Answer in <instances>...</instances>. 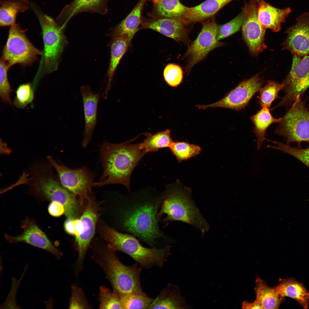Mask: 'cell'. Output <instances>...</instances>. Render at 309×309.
I'll use <instances>...</instances> for the list:
<instances>
[{"label": "cell", "instance_id": "20", "mask_svg": "<svg viewBox=\"0 0 309 309\" xmlns=\"http://www.w3.org/2000/svg\"><path fill=\"white\" fill-rule=\"evenodd\" d=\"M258 5L259 21L266 29H269L274 32H278L282 24L285 22L292 11L290 7L280 9L275 7L264 0H256Z\"/></svg>", "mask_w": 309, "mask_h": 309}, {"label": "cell", "instance_id": "36", "mask_svg": "<svg viewBox=\"0 0 309 309\" xmlns=\"http://www.w3.org/2000/svg\"><path fill=\"white\" fill-rule=\"evenodd\" d=\"M244 18V13L241 12L232 19L225 24L218 25L216 32V38L219 41L227 38L239 30L241 27Z\"/></svg>", "mask_w": 309, "mask_h": 309}, {"label": "cell", "instance_id": "15", "mask_svg": "<svg viewBox=\"0 0 309 309\" xmlns=\"http://www.w3.org/2000/svg\"><path fill=\"white\" fill-rule=\"evenodd\" d=\"M21 224L23 231L20 235L13 236L5 234L7 241L11 243H27L46 251L58 259L62 258V253L54 246L34 220L27 217L22 221Z\"/></svg>", "mask_w": 309, "mask_h": 309}, {"label": "cell", "instance_id": "6", "mask_svg": "<svg viewBox=\"0 0 309 309\" xmlns=\"http://www.w3.org/2000/svg\"><path fill=\"white\" fill-rule=\"evenodd\" d=\"M32 7L41 26L44 44L43 74L56 71L67 41L63 27L34 5Z\"/></svg>", "mask_w": 309, "mask_h": 309}, {"label": "cell", "instance_id": "22", "mask_svg": "<svg viewBox=\"0 0 309 309\" xmlns=\"http://www.w3.org/2000/svg\"><path fill=\"white\" fill-rule=\"evenodd\" d=\"M147 1L139 0L132 10L123 20L109 30L107 36L113 38L125 34L128 35L132 40L136 33L140 30L142 12Z\"/></svg>", "mask_w": 309, "mask_h": 309}, {"label": "cell", "instance_id": "33", "mask_svg": "<svg viewBox=\"0 0 309 309\" xmlns=\"http://www.w3.org/2000/svg\"><path fill=\"white\" fill-rule=\"evenodd\" d=\"M122 309H149L154 299L144 292L120 294Z\"/></svg>", "mask_w": 309, "mask_h": 309}, {"label": "cell", "instance_id": "19", "mask_svg": "<svg viewBox=\"0 0 309 309\" xmlns=\"http://www.w3.org/2000/svg\"><path fill=\"white\" fill-rule=\"evenodd\" d=\"M80 92L85 118V128L82 144L85 148L91 140L96 124L97 107L100 96L99 93H94L91 88L87 86H81Z\"/></svg>", "mask_w": 309, "mask_h": 309}, {"label": "cell", "instance_id": "42", "mask_svg": "<svg viewBox=\"0 0 309 309\" xmlns=\"http://www.w3.org/2000/svg\"><path fill=\"white\" fill-rule=\"evenodd\" d=\"M75 219L67 218L64 224L65 231L67 233L72 235H75Z\"/></svg>", "mask_w": 309, "mask_h": 309}, {"label": "cell", "instance_id": "11", "mask_svg": "<svg viewBox=\"0 0 309 309\" xmlns=\"http://www.w3.org/2000/svg\"><path fill=\"white\" fill-rule=\"evenodd\" d=\"M202 23L201 31L195 40L189 45L183 57L187 62L185 69L187 75L193 67L204 59L211 52L224 45L216 38L218 25L214 19L210 18Z\"/></svg>", "mask_w": 309, "mask_h": 309}, {"label": "cell", "instance_id": "4", "mask_svg": "<svg viewBox=\"0 0 309 309\" xmlns=\"http://www.w3.org/2000/svg\"><path fill=\"white\" fill-rule=\"evenodd\" d=\"M92 249L91 259L102 269L114 290L121 295L143 292L137 263L130 266L124 265L116 251L105 242L96 243Z\"/></svg>", "mask_w": 309, "mask_h": 309}, {"label": "cell", "instance_id": "23", "mask_svg": "<svg viewBox=\"0 0 309 309\" xmlns=\"http://www.w3.org/2000/svg\"><path fill=\"white\" fill-rule=\"evenodd\" d=\"M233 0H207L195 7H188L182 18L188 25L202 22L212 17L226 5Z\"/></svg>", "mask_w": 309, "mask_h": 309}, {"label": "cell", "instance_id": "21", "mask_svg": "<svg viewBox=\"0 0 309 309\" xmlns=\"http://www.w3.org/2000/svg\"><path fill=\"white\" fill-rule=\"evenodd\" d=\"M192 306L182 294L179 286L170 283L162 289L149 309H189Z\"/></svg>", "mask_w": 309, "mask_h": 309}, {"label": "cell", "instance_id": "44", "mask_svg": "<svg viewBox=\"0 0 309 309\" xmlns=\"http://www.w3.org/2000/svg\"><path fill=\"white\" fill-rule=\"evenodd\" d=\"M1 146H2V150L1 151L2 154H9L11 152L10 149L8 148L7 144L5 142L2 141L1 139Z\"/></svg>", "mask_w": 309, "mask_h": 309}, {"label": "cell", "instance_id": "13", "mask_svg": "<svg viewBox=\"0 0 309 309\" xmlns=\"http://www.w3.org/2000/svg\"><path fill=\"white\" fill-rule=\"evenodd\" d=\"M242 10L244 18L241 26L243 37L250 53L257 56L267 47L264 42L266 29L258 17V5L256 0L244 2Z\"/></svg>", "mask_w": 309, "mask_h": 309}, {"label": "cell", "instance_id": "40", "mask_svg": "<svg viewBox=\"0 0 309 309\" xmlns=\"http://www.w3.org/2000/svg\"><path fill=\"white\" fill-rule=\"evenodd\" d=\"M163 76L168 84L172 87H176L182 81L183 70L179 65L169 63L166 66L164 69Z\"/></svg>", "mask_w": 309, "mask_h": 309}, {"label": "cell", "instance_id": "18", "mask_svg": "<svg viewBox=\"0 0 309 309\" xmlns=\"http://www.w3.org/2000/svg\"><path fill=\"white\" fill-rule=\"evenodd\" d=\"M110 0H73L62 9L55 20L61 25L67 23L76 15L84 12L96 13L102 15L108 11Z\"/></svg>", "mask_w": 309, "mask_h": 309}, {"label": "cell", "instance_id": "7", "mask_svg": "<svg viewBox=\"0 0 309 309\" xmlns=\"http://www.w3.org/2000/svg\"><path fill=\"white\" fill-rule=\"evenodd\" d=\"M279 123L275 133L284 137L286 144L296 142L300 147L302 142L309 143V110L301 98H296Z\"/></svg>", "mask_w": 309, "mask_h": 309}, {"label": "cell", "instance_id": "26", "mask_svg": "<svg viewBox=\"0 0 309 309\" xmlns=\"http://www.w3.org/2000/svg\"><path fill=\"white\" fill-rule=\"evenodd\" d=\"M274 287L281 297L286 296L292 298L304 308H308L309 292L302 284L294 279L288 278L282 280Z\"/></svg>", "mask_w": 309, "mask_h": 309}, {"label": "cell", "instance_id": "32", "mask_svg": "<svg viewBox=\"0 0 309 309\" xmlns=\"http://www.w3.org/2000/svg\"><path fill=\"white\" fill-rule=\"evenodd\" d=\"M169 148L179 163L197 156L202 150L199 146L185 141L174 142Z\"/></svg>", "mask_w": 309, "mask_h": 309}, {"label": "cell", "instance_id": "9", "mask_svg": "<svg viewBox=\"0 0 309 309\" xmlns=\"http://www.w3.org/2000/svg\"><path fill=\"white\" fill-rule=\"evenodd\" d=\"M18 24L11 25L1 58L9 67L16 64L29 65L35 62L43 53L35 47L28 39Z\"/></svg>", "mask_w": 309, "mask_h": 309}, {"label": "cell", "instance_id": "34", "mask_svg": "<svg viewBox=\"0 0 309 309\" xmlns=\"http://www.w3.org/2000/svg\"><path fill=\"white\" fill-rule=\"evenodd\" d=\"M98 300L100 309H122L120 294L104 286L100 287Z\"/></svg>", "mask_w": 309, "mask_h": 309}, {"label": "cell", "instance_id": "38", "mask_svg": "<svg viewBox=\"0 0 309 309\" xmlns=\"http://www.w3.org/2000/svg\"><path fill=\"white\" fill-rule=\"evenodd\" d=\"M16 93L13 103L19 108H24L34 99L33 89L30 83L20 85L17 88Z\"/></svg>", "mask_w": 309, "mask_h": 309}, {"label": "cell", "instance_id": "10", "mask_svg": "<svg viewBox=\"0 0 309 309\" xmlns=\"http://www.w3.org/2000/svg\"><path fill=\"white\" fill-rule=\"evenodd\" d=\"M290 70L282 83L284 96L272 110L293 103L297 98H301L309 87V54L304 56L292 54Z\"/></svg>", "mask_w": 309, "mask_h": 309}, {"label": "cell", "instance_id": "43", "mask_svg": "<svg viewBox=\"0 0 309 309\" xmlns=\"http://www.w3.org/2000/svg\"><path fill=\"white\" fill-rule=\"evenodd\" d=\"M242 308L243 309H262L259 303L255 300L253 302L247 301L243 302L242 304Z\"/></svg>", "mask_w": 309, "mask_h": 309}, {"label": "cell", "instance_id": "30", "mask_svg": "<svg viewBox=\"0 0 309 309\" xmlns=\"http://www.w3.org/2000/svg\"><path fill=\"white\" fill-rule=\"evenodd\" d=\"M169 129L157 132L153 134L146 133V138L139 143L140 147L146 154L148 152H157L160 149L169 147L174 141L172 140Z\"/></svg>", "mask_w": 309, "mask_h": 309}, {"label": "cell", "instance_id": "3", "mask_svg": "<svg viewBox=\"0 0 309 309\" xmlns=\"http://www.w3.org/2000/svg\"><path fill=\"white\" fill-rule=\"evenodd\" d=\"M158 218L159 222L178 221L189 224L198 229L202 236L210 228L192 199L190 188L178 181L167 186L162 192Z\"/></svg>", "mask_w": 309, "mask_h": 309}, {"label": "cell", "instance_id": "1", "mask_svg": "<svg viewBox=\"0 0 309 309\" xmlns=\"http://www.w3.org/2000/svg\"><path fill=\"white\" fill-rule=\"evenodd\" d=\"M130 194L121 198L118 223L124 233L130 234L153 247L159 240H170L160 230L158 214L162 193Z\"/></svg>", "mask_w": 309, "mask_h": 309}, {"label": "cell", "instance_id": "2", "mask_svg": "<svg viewBox=\"0 0 309 309\" xmlns=\"http://www.w3.org/2000/svg\"><path fill=\"white\" fill-rule=\"evenodd\" d=\"M136 137L118 144L105 140L100 149V161L103 172L94 186L102 187L118 184L125 186L131 194L130 181L132 173L146 154L140 149L139 143L132 144Z\"/></svg>", "mask_w": 309, "mask_h": 309}, {"label": "cell", "instance_id": "5", "mask_svg": "<svg viewBox=\"0 0 309 309\" xmlns=\"http://www.w3.org/2000/svg\"><path fill=\"white\" fill-rule=\"evenodd\" d=\"M98 231L104 241L116 251L128 255L142 268L149 269L154 266L162 268L171 253L169 244L163 248H148L141 245L135 237L120 232L102 222Z\"/></svg>", "mask_w": 309, "mask_h": 309}, {"label": "cell", "instance_id": "28", "mask_svg": "<svg viewBox=\"0 0 309 309\" xmlns=\"http://www.w3.org/2000/svg\"><path fill=\"white\" fill-rule=\"evenodd\" d=\"M257 301L262 309H278L284 300L277 292L275 287L269 286L259 277L255 279V288Z\"/></svg>", "mask_w": 309, "mask_h": 309}, {"label": "cell", "instance_id": "29", "mask_svg": "<svg viewBox=\"0 0 309 309\" xmlns=\"http://www.w3.org/2000/svg\"><path fill=\"white\" fill-rule=\"evenodd\" d=\"M30 7L27 0H6L1 2L0 24L9 26L15 23L17 14L23 12Z\"/></svg>", "mask_w": 309, "mask_h": 309}, {"label": "cell", "instance_id": "31", "mask_svg": "<svg viewBox=\"0 0 309 309\" xmlns=\"http://www.w3.org/2000/svg\"><path fill=\"white\" fill-rule=\"evenodd\" d=\"M283 87L282 83L274 80H268L266 84L259 91L258 101L260 106L269 108L272 103L276 99L279 98L278 93Z\"/></svg>", "mask_w": 309, "mask_h": 309}, {"label": "cell", "instance_id": "27", "mask_svg": "<svg viewBox=\"0 0 309 309\" xmlns=\"http://www.w3.org/2000/svg\"><path fill=\"white\" fill-rule=\"evenodd\" d=\"M250 119L254 125L252 132L257 138V149L259 150L264 141L266 139L268 128L274 123L279 122L281 118H274L269 108L263 107L256 114L251 116Z\"/></svg>", "mask_w": 309, "mask_h": 309}, {"label": "cell", "instance_id": "24", "mask_svg": "<svg viewBox=\"0 0 309 309\" xmlns=\"http://www.w3.org/2000/svg\"><path fill=\"white\" fill-rule=\"evenodd\" d=\"M132 40L128 35H123L112 38L110 43V58L107 74L108 82L102 97L106 99L115 71L121 59L130 45Z\"/></svg>", "mask_w": 309, "mask_h": 309}, {"label": "cell", "instance_id": "12", "mask_svg": "<svg viewBox=\"0 0 309 309\" xmlns=\"http://www.w3.org/2000/svg\"><path fill=\"white\" fill-rule=\"evenodd\" d=\"M264 83V78L259 74L243 80L229 92L220 100L212 104L197 106L198 109L222 108L238 111L247 106L253 96Z\"/></svg>", "mask_w": 309, "mask_h": 309}, {"label": "cell", "instance_id": "41", "mask_svg": "<svg viewBox=\"0 0 309 309\" xmlns=\"http://www.w3.org/2000/svg\"><path fill=\"white\" fill-rule=\"evenodd\" d=\"M49 214L54 217H59L65 214V209L64 205L59 202L51 201L48 208Z\"/></svg>", "mask_w": 309, "mask_h": 309}, {"label": "cell", "instance_id": "14", "mask_svg": "<svg viewBox=\"0 0 309 309\" xmlns=\"http://www.w3.org/2000/svg\"><path fill=\"white\" fill-rule=\"evenodd\" d=\"M84 208L80 218L83 223V231L75 239L78 256L73 266L76 276H78L83 270L86 255L95 233L98 216V206L92 197L86 202Z\"/></svg>", "mask_w": 309, "mask_h": 309}, {"label": "cell", "instance_id": "17", "mask_svg": "<svg viewBox=\"0 0 309 309\" xmlns=\"http://www.w3.org/2000/svg\"><path fill=\"white\" fill-rule=\"evenodd\" d=\"M294 25L285 31L287 37L282 44V49L304 56L309 54V12H304L296 19Z\"/></svg>", "mask_w": 309, "mask_h": 309}, {"label": "cell", "instance_id": "39", "mask_svg": "<svg viewBox=\"0 0 309 309\" xmlns=\"http://www.w3.org/2000/svg\"><path fill=\"white\" fill-rule=\"evenodd\" d=\"M71 295L69 304V309H90L92 306L88 302L82 289L77 284L71 286Z\"/></svg>", "mask_w": 309, "mask_h": 309}, {"label": "cell", "instance_id": "8", "mask_svg": "<svg viewBox=\"0 0 309 309\" xmlns=\"http://www.w3.org/2000/svg\"><path fill=\"white\" fill-rule=\"evenodd\" d=\"M47 161L55 169L60 182L66 189L77 197L84 207L91 197L92 189L94 186V175L85 166L72 169L54 159L46 157Z\"/></svg>", "mask_w": 309, "mask_h": 309}, {"label": "cell", "instance_id": "25", "mask_svg": "<svg viewBox=\"0 0 309 309\" xmlns=\"http://www.w3.org/2000/svg\"><path fill=\"white\" fill-rule=\"evenodd\" d=\"M152 8L148 15L158 18H182L188 8L179 0H152Z\"/></svg>", "mask_w": 309, "mask_h": 309}, {"label": "cell", "instance_id": "35", "mask_svg": "<svg viewBox=\"0 0 309 309\" xmlns=\"http://www.w3.org/2000/svg\"><path fill=\"white\" fill-rule=\"evenodd\" d=\"M276 146L268 145L267 147L281 150L294 157L309 168V147L303 148L300 146L294 147L289 144H285L280 141L269 140Z\"/></svg>", "mask_w": 309, "mask_h": 309}, {"label": "cell", "instance_id": "37", "mask_svg": "<svg viewBox=\"0 0 309 309\" xmlns=\"http://www.w3.org/2000/svg\"><path fill=\"white\" fill-rule=\"evenodd\" d=\"M10 67L7 63L1 58L0 63V95L2 101L10 105L12 103L10 94L13 90L9 81L7 72Z\"/></svg>", "mask_w": 309, "mask_h": 309}, {"label": "cell", "instance_id": "16", "mask_svg": "<svg viewBox=\"0 0 309 309\" xmlns=\"http://www.w3.org/2000/svg\"><path fill=\"white\" fill-rule=\"evenodd\" d=\"M188 25L182 18H158L148 15L147 17H142L140 29L153 30L189 45Z\"/></svg>", "mask_w": 309, "mask_h": 309}]
</instances>
